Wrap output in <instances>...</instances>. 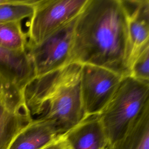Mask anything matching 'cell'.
Listing matches in <instances>:
<instances>
[{
  "instance_id": "3",
  "label": "cell",
  "mask_w": 149,
  "mask_h": 149,
  "mask_svg": "<svg viewBox=\"0 0 149 149\" xmlns=\"http://www.w3.org/2000/svg\"><path fill=\"white\" fill-rule=\"evenodd\" d=\"M149 104V83L123 77L115 93L99 114L108 146L122 139Z\"/></svg>"
},
{
  "instance_id": "17",
  "label": "cell",
  "mask_w": 149,
  "mask_h": 149,
  "mask_svg": "<svg viewBox=\"0 0 149 149\" xmlns=\"http://www.w3.org/2000/svg\"><path fill=\"white\" fill-rule=\"evenodd\" d=\"M7 1H8V0H0V4L5 3V2H6Z\"/></svg>"
},
{
  "instance_id": "9",
  "label": "cell",
  "mask_w": 149,
  "mask_h": 149,
  "mask_svg": "<svg viewBox=\"0 0 149 149\" xmlns=\"http://www.w3.org/2000/svg\"><path fill=\"white\" fill-rule=\"evenodd\" d=\"M63 135L67 149H104L108 146L99 115L86 116Z\"/></svg>"
},
{
  "instance_id": "14",
  "label": "cell",
  "mask_w": 149,
  "mask_h": 149,
  "mask_svg": "<svg viewBox=\"0 0 149 149\" xmlns=\"http://www.w3.org/2000/svg\"><path fill=\"white\" fill-rule=\"evenodd\" d=\"M34 0H8L0 4V23L21 22L33 13Z\"/></svg>"
},
{
  "instance_id": "12",
  "label": "cell",
  "mask_w": 149,
  "mask_h": 149,
  "mask_svg": "<svg viewBox=\"0 0 149 149\" xmlns=\"http://www.w3.org/2000/svg\"><path fill=\"white\" fill-rule=\"evenodd\" d=\"M108 149H149V104L124 136Z\"/></svg>"
},
{
  "instance_id": "6",
  "label": "cell",
  "mask_w": 149,
  "mask_h": 149,
  "mask_svg": "<svg viewBox=\"0 0 149 149\" xmlns=\"http://www.w3.org/2000/svg\"><path fill=\"white\" fill-rule=\"evenodd\" d=\"M123 77L100 66L82 65L80 90L87 116L100 114L110 101Z\"/></svg>"
},
{
  "instance_id": "4",
  "label": "cell",
  "mask_w": 149,
  "mask_h": 149,
  "mask_svg": "<svg viewBox=\"0 0 149 149\" xmlns=\"http://www.w3.org/2000/svg\"><path fill=\"white\" fill-rule=\"evenodd\" d=\"M87 0L37 1L29 19L27 45L37 44L76 18Z\"/></svg>"
},
{
  "instance_id": "2",
  "label": "cell",
  "mask_w": 149,
  "mask_h": 149,
  "mask_svg": "<svg viewBox=\"0 0 149 149\" xmlns=\"http://www.w3.org/2000/svg\"><path fill=\"white\" fill-rule=\"evenodd\" d=\"M81 66L70 62L35 76L25 86L23 95L32 120L47 122L61 136L87 116L81 95Z\"/></svg>"
},
{
  "instance_id": "18",
  "label": "cell",
  "mask_w": 149,
  "mask_h": 149,
  "mask_svg": "<svg viewBox=\"0 0 149 149\" xmlns=\"http://www.w3.org/2000/svg\"><path fill=\"white\" fill-rule=\"evenodd\" d=\"M104 149H108V147H107V148H104Z\"/></svg>"
},
{
  "instance_id": "11",
  "label": "cell",
  "mask_w": 149,
  "mask_h": 149,
  "mask_svg": "<svg viewBox=\"0 0 149 149\" xmlns=\"http://www.w3.org/2000/svg\"><path fill=\"white\" fill-rule=\"evenodd\" d=\"M59 136L47 122L32 120L16 136L9 149H41Z\"/></svg>"
},
{
  "instance_id": "10",
  "label": "cell",
  "mask_w": 149,
  "mask_h": 149,
  "mask_svg": "<svg viewBox=\"0 0 149 149\" xmlns=\"http://www.w3.org/2000/svg\"><path fill=\"white\" fill-rule=\"evenodd\" d=\"M0 75L23 90L35 77L27 51H13L0 47Z\"/></svg>"
},
{
  "instance_id": "15",
  "label": "cell",
  "mask_w": 149,
  "mask_h": 149,
  "mask_svg": "<svg viewBox=\"0 0 149 149\" xmlns=\"http://www.w3.org/2000/svg\"><path fill=\"white\" fill-rule=\"evenodd\" d=\"M129 76L137 80L149 83V45L132 61L129 67Z\"/></svg>"
},
{
  "instance_id": "1",
  "label": "cell",
  "mask_w": 149,
  "mask_h": 149,
  "mask_svg": "<svg viewBox=\"0 0 149 149\" xmlns=\"http://www.w3.org/2000/svg\"><path fill=\"white\" fill-rule=\"evenodd\" d=\"M126 15L120 0H87L77 16L70 62L100 66L129 76Z\"/></svg>"
},
{
  "instance_id": "7",
  "label": "cell",
  "mask_w": 149,
  "mask_h": 149,
  "mask_svg": "<svg viewBox=\"0 0 149 149\" xmlns=\"http://www.w3.org/2000/svg\"><path fill=\"white\" fill-rule=\"evenodd\" d=\"M23 90L0 75V149H9L31 122Z\"/></svg>"
},
{
  "instance_id": "5",
  "label": "cell",
  "mask_w": 149,
  "mask_h": 149,
  "mask_svg": "<svg viewBox=\"0 0 149 149\" xmlns=\"http://www.w3.org/2000/svg\"><path fill=\"white\" fill-rule=\"evenodd\" d=\"M77 17L40 43L27 45L26 51L32 62L35 76L47 73L70 63Z\"/></svg>"
},
{
  "instance_id": "8",
  "label": "cell",
  "mask_w": 149,
  "mask_h": 149,
  "mask_svg": "<svg viewBox=\"0 0 149 149\" xmlns=\"http://www.w3.org/2000/svg\"><path fill=\"white\" fill-rule=\"evenodd\" d=\"M127 20L128 68L136 55L149 45V1L120 0Z\"/></svg>"
},
{
  "instance_id": "13",
  "label": "cell",
  "mask_w": 149,
  "mask_h": 149,
  "mask_svg": "<svg viewBox=\"0 0 149 149\" xmlns=\"http://www.w3.org/2000/svg\"><path fill=\"white\" fill-rule=\"evenodd\" d=\"M27 37L21 22L0 23V47L13 51H26Z\"/></svg>"
},
{
  "instance_id": "16",
  "label": "cell",
  "mask_w": 149,
  "mask_h": 149,
  "mask_svg": "<svg viewBox=\"0 0 149 149\" xmlns=\"http://www.w3.org/2000/svg\"><path fill=\"white\" fill-rule=\"evenodd\" d=\"M68 144L64 135L59 136L41 149H67Z\"/></svg>"
}]
</instances>
